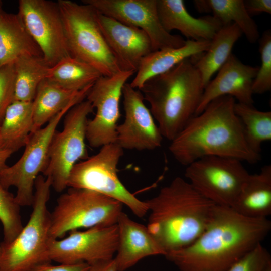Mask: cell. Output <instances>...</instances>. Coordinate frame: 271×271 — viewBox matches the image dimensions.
Here are the masks:
<instances>
[{
  "instance_id": "cell-1",
  "label": "cell",
  "mask_w": 271,
  "mask_h": 271,
  "mask_svg": "<svg viewBox=\"0 0 271 271\" xmlns=\"http://www.w3.org/2000/svg\"><path fill=\"white\" fill-rule=\"evenodd\" d=\"M267 218L243 216L230 207L216 205L206 228L189 245L164 256L180 271H226L268 235Z\"/></svg>"
},
{
  "instance_id": "cell-2",
  "label": "cell",
  "mask_w": 271,
  "mask_h": 271,
  "mask_svg": "<svg viewBox=\"0 0 271 271\" xmlns=\"http://www.w3.org/2000/svg\"><path fill=\"white\" fill-rule=\"evenodd\" d=\"M236 102L230 96L220 97L192 117L169 146L175 160L185 166L208 156L232 158L252 164L260 161L261 155L246 143L234 111Z\"/></svg>"
},
{
  "instance_id": "cell-3",
  "label": "cell",
  "mask_w": 271,
  "mask_h": 271,
  "mask_svg": "<svg viewBox=\"0 0 271 271\" xmlns=\"http://www.w3.org/2000/svg\"><path fill=\"white\" fill-rule=\"evenodd\" d=\"M145 201L149 212L147 227L166 254L196 240L206 228L216 205L180 177Z\"/></svg>"
},
{
  "instance_id": "cell-4",
  "label": "cell",
  "mask_w": 271,
  "mask_h": 271,
  "mask_svg": "<svg viewBox=\"0 0 271 271\" xmlns=\"http://www.w3.org/2000/svg\"><path fill=\"white\" fill-rule=\"evenodd\" d=\"M204 88L189 58L149 79L139 90L163 137L171 141L195 115Z\"/></svg>"
},
{
  "instance_id": "cell-5",
  "label": "cell",
  "mask_w": 271,
  "mask_h": 271,
  "mask_svg": "<svg viewBox=\"0 0 271 271\" xmlns=\"http://www.w3.org/2000/svg\"><path fill=\"white\" fill-rule=\"evenodd\" d=\"M51 187L50 178L38 175L27 223L12 241L1 244L0 271H29L40 264L51 262L47 257L51 238V213L47 203Z\"/></svg>"
},
{
  "instance_id": "cell-6",
  "label": "cell",
  "mask_w": 271,
  "mask_h": 271,
  "mask_svg": "<svg viewBox=\"0 0 271 271\" xmlns=\"http://www.w3.org/2000/svg\"><path fill=\"white\" fill-rule=\"evenodd\" d=\"M57 3L71 56L90 65L102 76L122 71L100 27L98 11L89 5L71 1Z\"/></svg>"
},
{
  "instance_id": "cell-7",
  "label": "cell",
  "mask_w": 271,
  "mask_h": 271,
  "mask_svg": "<svg viewBox=\"0 0 271 271\" xmlns=\"http://www.w3.org/2000/svg\"><path fill=\"white\" fill-rule=\"evenodd\" d=\"M122 205L92 190L69 187L51 213L50 237L60 239L80 228L116 224Z\"/></svg>"
},
{
  "instance_id": "cell-8",
  "label": "cell",
  "mask_w": 271,
  "mask_h": 271,
  "mask_svg": "<svg viewBox=\"0 0 271 271\" xmlns=\"http://www.w3.org/2000/svg\"><path fill=\"white\" fill-rule=\"evenodd\" d=\"M123 149L116 143L101 147L96 154L77 163L68 179V187L92 190L126 205L138 217L148 212L146 202L137 198L121 182L117 166Z\"/></svg>"
},
{
  "instance_id": "cell-9",
  "label": "cell",
  "mask_w": 271,
  "mask_h": 271,
  "mask_svg": "<svg viewBox=\"0 0 271 271\" xmlns=\"http://www.w3.org/2000/svg\"><path fill=\"white\" fill-rule=\"evenodd\" d=\"M94 108L87 100L77 104L65 115L63 128L56 131L49 147L47 165L43 173L52 187L61 192L68 187L70 172L79 160L88 156L85 145L88 116Z\"/></svg>"
},
{
  "instance_id": "cell-10",
  "label": "cell",
  "mask_w": 271,
  "mask_h": 271,
  "mask_svg": "<svg viewBox=\"0 0 271 271\" xmlns=\"http://www.w3.org/2000/svg\"><path fill=\"white\" fill-rule=\"evenodd\" d=\"M185 176L206 198L231 207L250 174L242 161L215 156L202 157L186 166Z\"/></svg>"
},
{
  "instance_id": "cell-11",
  "label": "cell",
  "mask_w": 271,
  "mask_h": 271,
  "mask_svg": "<svg viewBox=\"0 0 271 271\" xmlns=\"http://www.w3.org/2000/svg\"><path fill=\"white\" fill-rule=\"evenodd\" d=\"M72 107L65 108L45 127L31 133L20 158L0 170L1 184L7 190L12 186L16 188L15 197L20 206H32L35 180L46 168L52 137L61 119Z\"/></svg>"
},
{
  "instance_id": "cell-12",
  "label": "cell",
  "mask_w": 271,
  "mask_h": 271,
  "mask_svg": "<svg viewBox=\"0 0 271 271\" xmlns=\"http://www.w3.org/2000/svg\"><path fill=\"white\" fill-rule=\"evenodd\" d=\"M17 14L50 67L71 56L57 2L20 0Z\"/></svg>"
},
{
  "instance_id": "cell-13",
  "label": "cell",
  "mask_w": 271,
  "mask_h": 271,
  "mask_svg": "<svg viewBox=\"0 0 271 271\" xmlns=\"http://www.w3.org/2000/svg\"><path fill=\"white\" fill-rule=\"evenodd\" d=\"M118 243L117 224L98 226L85 231L74 230L66 237L50 238L49 260L59 264L85 262L91 264L114 258Z\"/></svg>"
},
{
  "instance_id": "cell-14",
  "label": "cell",
  "mask_w": 271,
  "mask_h": 271,
  "mask_svg": "<svg viewBox=\"0 0 271 271\" xmlns=\"http://www.w3.org/2000/svg\"><path fill=\"white\" fill-rule=\"evenodd\" d=\"M134 73L122 71L110 76H102L92 86L86 98L96 112L88 120L86 132V139L91 147L116 142L123 87Z\"/></svg>"
},
{
  "instance_id": "cell-15",
  "label": "cell",
  "mask_w": 271,
  "mask_h": 271,
  "mask_svg": "<svg viewBox=\"0 0 271 271\" xmlns=\"http://www.w3.org/2000/svg\"><path fill=\"white\" fill-rule=\"evenodd\" d=\"M100 13L129 26L141 29L149 37L154 51L176 48L186 43L163 27L158 13L157 0H83Z\"/></svg>"
},
{
  "instance_id": "cell-16",
  "label": "cell",
  "mask_w": 271,
  "mask_h": 271,
  "mask_svg": "<svg viewBox=\"0 0 271 271\" xmlns=\"http://www.w3.org/2000/svg\"><path fill=\"white\" fill-rule=\"evenodd\" d=\"M125 119L118 125L116 143L123 149L152 150L161 147L164 138L139 89L126 83L122 89Z\"/></svg>"
},
{
  "instance_id": "cell-17",
  "label": "cell",
  "mask_w": 271,
  "mask_h": 271,
  "mask_svg": "<svg viewBox=\"0 0 271 271\" xmlns=\"http://www.w3.org/2000/svg\"><path fill=\"white\" fill-rule=\"evenodd\" d=\"M98 20L121 70L136 73L142 59L154 51L148 35L141 29L124 24L99 12Z\"/></svg>"
},
{
  "instance_id": "cell-18",
  "label": "cell",
  "mask_w": 271,
  "mask_h": 271,
  "mask_svg": "<svg viewBox=\"0 0 271 271\" xmlns=\"http://www.w3.org/2000/svg\"><path fill=\"white\" fill-rule=\"evenodd\" d=\"M258 66L243 63L232 53L204 90L195 115L200 113L213 100L223 96L233 97L237 102L253 105L252 85Z\"/></svg>"
},
{
  "instance_id": "cell-19",
  "label": "cell",
  "mask_w": 271,
  "mask_h": 271,
  "mask_svg": "<svg viewBox=\"0 0 271 271\" xmlns=\"http://www.w3.org/2000/svg\"><path fill=\"white\" fill-rule=\"evenodd\" d=\"M118 243L114 258L117 271H125L144 258L166 253L149 232L122 212L116 223Z\"/></svg>"
},
{
  "instance_id": "cell-20",
  "label": "cell",
  "mask_w": 271,
  "mask_h": 271,
  "mask_svg": "<svg viewBox=\"0 0 271 271\" xmlns=\"http://www.w3.org/2000/svg\"><path fill=\"white\" fill-rule=\"evenodd\" d=\"M157 10L167 32L178 30L188 40L211 41L223 26L213 16H192L183 0H157Z\"/></svg>"
},
{
  "instance_id": "cell-21",
  "label": "cell",
  "mask_w": 271,
  "mask_h": 271,
  "mask_svg": "<svg viewBox=\"0 0 271 271\" xmlns=\"http://www.w3.org/2000/svg\"><path fill=\"white\" fill-rule=\"evenodd\" d=\"M210 41L187 40L185 45L176 48L154 51L140 62L136 75L130 84L140 89L149 79L164 73L182 61L203 54L207 50Z\"/></svg>"
},
{
  "instance_id": "cell-22",
  "label": "cell",
  "mask_w": 271,
  "mask_h": 271,
  "mask_svg": "<svg viewBox=\"0 0 271 271\" xmlns=\"http://www.w3.org/2000/svg\"><path fill=\"white\" fill-rule=\"evenodd\" d=\"M92 85L79 91H72L64 89L46 79L43 80L39 84L32 101L31 133L42 128L65 108L73 107L84 100Z\"/></svg>"
},
{
  "instance_id": "cell-23",
  "label": "cell",
  "mask_w": 271,
  "mask_h": 271,
  "mask_svg": "<svg viewBox=\"0 0 271 271\" xmlns=\"http://www.w3.org/2000/svg\"><path fill=\"white\" fill-rule=\"evenodd\" d=\"M251 218H267L271 214V165L250 174L230 207Z\"/></svg>"
},
{
  "instance_id": "cell-24",
  "label": "cell",
  "mask_w": 271,
  "mask_h": 271,
  "mask_svg": "<svg viewBox=\"0 0 271 271\" xmlns=\"http://www.w3.org/2000/svg\"><path fill=\"white\" fill-rule=\"evenodd\" d=\"M43 56L18 14L0 11V68L22 56Z\"/></svg>"
},
{
  "instance_id": "cell-25",
  "label": "cell",
  "mask_w": 271,
  "mask_h": 271,
  "mask_svg": "<svg viewBox=\"0 0 271 271\" xmlns=\"http://www.w3.org/2000/svg\"><path fill=\"white\" fill-rule=\"evenodd\" d=\"M242 34L235 24L224 25L210 41L207 50L191 58L200 73L204 88L210 81L212 76L227 61L235 43Z\"/></svg>"
},
{
  "instance_id": "cell-26",
  "label": "cell",
  "mask_w": 271,
  "mask_h": 271,
  "mask_svg": "<svg viewBox=\"0 0 271 271\" xmlns=\"http://www.w3.org/2000/svg\"><path fill=\"white\" fill-rule=\"evenodd\" d=\"M194 4L200 12H212L222 26L235 24L247 40L255 43L260 38L258 26L247 13L243 0H199Z\"/></svg>"
},
{
  "instance_id": "cell-27",
  "label": "cell",
  "mask_w": 271,
  "mask_h": 271,
  "mask_svg": "<svg viewBox=\"0 0 271 271\" xmlns=\"http://www.w3.org/2000/svg\"><path fill=\"white\" fill-rule=\"evenodd\" d=\"M33 127L32 101L14 100L0 126L2 146L14 153L27 143Z\"/></svg>"
},
{
  "instance_id": "cell-28",
  "label": "cell",
  "mask_w": 271,
  "mask_h": 271,
  "mask_svg": "<svg viewBox=\"0 0 271 271\" xmlns=\"http://www.w3.org/2000/svg\"><path fill=\"white\" fill-rule=\"evenodd\" d=\"M102 76L90 65L69 56L50 67L46 79L64 89L79 91L92 85Z\"/></svg>"
},
{
  "instance_id": "cell-29",
  "label": "cell",
  "mask_w": 271,
  "mask_h": 271,
  "mask_svg": "<svg viewBox=\"0 0 271 271\" xmlns=\"http://www.w3.org/2000/svg\"><path fill=\"white\" fill-rule=\"evenodd\" d=\"M15 75L14 100L32 102L50 66L43 56L24 55L14 62Z\"/></svg>"
},
{
  "instance_id": "cell-30",
  "label": "cell",
  "mask_w": 271,
  "mask_h": 271,
  "mask_svg": "<svg viewBox=\"0 0 271 271\" xmlns=\"http://www.w3.org/2000/svg\"><path fill=\"white\" fill-rule=\"evenodd\" d=\"M234 111L242 123L248 146L260 154L262 144L271 140V112L260 111L253 105L237 102Z\"/></svg>"
},
{
  "instance_id": "cell-31",
  "label": "cell",
  "mask_w": 271,
  "mask_h": 271,
  "mask_svg": "<svg viewBox=\"0 0 271 271\" xmlns=\"http://www.w3.org/2000/svg\"><path fill=\"white\" fill-rule=\"evenodd\" d=\"M20 207L15 196L0 182V221L3 227V243L12 241L23 227Z\"/></svg>"
},
{
  "instance_id": "cell-32",
  "label": "cell",
  "mask_w": 271,
  "mask_h": 271,
  "mask_svg": "<svg viewBox=\"0 0 271 271\" xmlns=\"http://www.w3.org/2000/svg\"><path fill=\"white\" fill-rule=\"evenodd\" d=\"M259 51L261 65L258 67L253 80L252 92L254 94H263L271 89V31L264 32L259 39Z\"/></svg>"
},
{
  "instance_id": "cell-33",
  "label": "cell",
  "mask_w": 271,
  "mask_h": 271,
  "mask_svg": "<svg viewBox=\"0 0 271 271\" xmlns=\"http://www.w3.org/2000/svg\"><path fill=\"white\" fill-rule=\"evenodd\" d=\"M271 262L268 251L261 243L244 254L226 271H263Z\"/></svg>"
},
{
  "instance_id": "cell-34",
  "label": "cell",
  "mask_w": 271,
  "mask_h": 271,
  "mask_svg": "<svg viewBox=\"0 0 271 271\" xmlns=\"http://www.w3.org/2000/svg\"><path fill=\"white\" fill-rule=\"evenodd\" d=\"M15 75L13 63L0 68V126L9 106L15 99Z\"/></svg>"
},
{
  "instance_id": "cell-35",
  "label": "cell",
  "mask_w": 271,
  "mask_h": 271,
  "mask_svg": "<svg viewBox=\"0 0 271 271\" xmlns=\"http://www.w3.org/2000/svg\"><path fill=\"white\" fill-rule=\"evenodd\" d=\"M89 264L85 263L52 265L46 262L37 265L29 271H88Z\"/></svg>"
},
{
  "instance_id": "cell-36",
  "label": "cell",
  "mask_w": 271,
  "mask_h": 271,
  "mask_svg": "<svg viewBox=\"0 0 271 271\" xmlns=\"http://www.w3.org/2000/svg\"><path fill=\"white\" fill-rule=\"evenodd\" d=\"M244 6L248 14L252 17L261 13L271 14L270 0L244 1Z\"/></svg>"
},
{
  "instance_id": "cell-37",
  "label": "cell",
  "mask_w": 271,
  "mask_h": 271,
  "mask_svg": "<svg viewBox=\"0 0 271 271\" xmlns=\"http://www.w3.org/2000/svg\"><path fill=\"white\" fill-rule=\"evenodd\" d=\"M89 265L88 271H117L114 258L98 261Z\"/></svg>"
},
{
  "instance_id": "cell-38",
  "label": "cell",
  "mask_w": 271,
  "mask_h": 271,
  "mask_svg": "<svg viewBox=\"0 0 271 271\" xmlns=\"http://www.w3.org/2000/svg\"><path fill=\"white\" fill-rule=\"evenodd\" d=\"M13 153L11 150L0 146V170L7 166L6 161Z\"/></svg>"
},
{
  "instance_id": "cell-39",
  "label": "cell",
  "mask_w": 271,
  "mask_h": 271,
  "mask_svg": "<svg viewBox=\"0 0 271 271\" xmlns=\"http://www.w3.org/2000/svg\"><path fill=\"white\" fill-rule=\"evenodd\" d=\"M263 271H271V262L266 266Z\"/></svg>"
},
{
  "instance_id": "cell-40",
  "label": "cell",
  "mask_w": 271,
  "mask_h": 271,
  "mask_svg": "<svg viewBox=\"0 0 271 271\" xmlns=\"http://www.w3.org/2000/svg\"><path fill=\"white\" fill-rule=\"evenodd\" d=\"M2 4H3V3L1 1H0V11L3 10L2 9Z\"/></svg>"
},
{
  "instance_id": "cell-41",
  "label": "cell",
  "mask_w": 271,
  "mask_h": 271,
  "mask_svg": "<svg viewBox=\"0 0 271 271\" xmlns=\"http://www.w3.org/2000/svg\"><path fill=\"white\" fill-rule=\"evenodd\" d=\"M1 252H2V248H1V244H0V255L1 254Z\"/></svg>"
},
{
  "instance_id": "cell-42",
  "label": "cell",
  "mask_w": 271,
  "mask_h": 271,
  "mask_svg": "<svg viewBox=\"0 0 271 271\" xmlns=\"http://www.w3.org/2000/svg\"><path fill=\"white\" fill-rule=\"evenodd\" d=\"M0 146H2V142H1V137H0Z\"/></svg>"
}]
</instances>
